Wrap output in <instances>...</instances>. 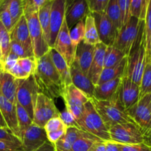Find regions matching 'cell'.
Segmentation results:
<instances>
[{
    "instance_id": "6da1fadb",
    "label": "cell",
    "mask_w": 151,
    "mask_h": 151,
    "mask_svg": "<svg viewBox=\"0 0 151 151\" xmlns=\"http://www.w3.org/2000/svg\"><path fill=\"white\" fill-rule=\"evenodd\" d=\"M37 60V66L33 75L41 93L53 100L61 97L63 85L58 72L52 63L50 52Z\"/></svg>"
},
{
    "instance_id": "7a4b0ae2",
    "label": "cell",
    "mask_w": 151,
    "mask_h": 151,
    "mask_svg": "<svg viewBox=\"0 0 151 151\" xmlns=\"http://www.w3.org/2000/svg\"><path fill=\"white\" fill-rule=\"evenodd\" d=\"M91 100L96 111L109 129L117 124L134 123L121 103L119 97V90L117 94L111 100H97L91 98Z\"/></svg>"
},
{
    "instance_id": "3957f363",
    "label": "cell",
    "mask_w": 151,
    "mask_h": 151,
    "mask_svg": "<svg viewBox=\"0 0 151 151\" xmlns=\"http://www.w3.org/2000/svg\"><path fill=\"white\" fill-rule=\"evenodd\" d=\"M80 129L98 137L103 141H110L109 128L96 111L91 99L84 105L81 118L78 121Z\"/></svg>"
},
{
    "instance_id": "277c9868",
    "label": "cell",
    "mask_w": 151,
    "mask_h": 151,
    "mask_svg": "<svg viewBox=\"0 0 151 151\" xmlns=\"http://www.w3.org/2000/svg\"><path fill=\"white\" fill-rule=\"evenodd\" d=\"M147 52L144 41V31L140 34L129 54L127 56L126 74L134 83L140 86L146 65Z\"/></svg>"
},
{
    "instance_id": "5b68a950",
    "label": "cell",
    "mask_w": 151,
    "mask_h": 151,
    "mask_svg": "<svg viewBox=\"0 0 151 151\" xmlns=\"http://www.w3.org/2000/svg\"><path fill=\"white\" fill-rule=\"evenodd\" d=\"M143 31L144 20L131 16L127 23L119 31L113 46L128 56L133 46Z\"/></svg>"
},
{
    "instance_id": "8992f818",
    "label": "cell",
    "mask_w": 151,
    "mask_h": 151,
    "mask_svg": "<svg viewBox=\"0 0 151 151\" xmlns=\"http://www.w3.org/2000/svg\"><path fill=\"white\" fill-rule=\"evenodd\" d=\"M38 93H41V91L33 75L25 79H19L16 101L27 111L32 119H33L34 107Z\"/></svg>"
},
{
    "instance_id": "52a82bcc",
    "label": "cell",
    "mask_w": 151,
    "mask_h": 151,
    "mask_svg": "<svg viewBox=\"0 0 151 151\" xmlns=\"http://www.w3.org/2000/svg\"><path fill=\"white\" fill-rule=\"evenodd\" d=\"M24 15L27 20L29 29L34 57L38 59L48 52L50 47L44 39L42 29L38 21V12H24Z\"/></svg>"
},
{
    "instance_id": "ba28073f",
    "label": "cell",
    "mask_w": 151,
    "mask_h": 151,
    "mask_svg": "<svg viewBox=\"0 0 151 151\" xmlns=\"http://www.w3.org/2000/svg\"><path fill=\"white\" fill-rule=\"evenodd\" d=\"M111 141L119 144H139L145 142L142 131L135 123L117 124L109 129Z\"/></svg>"
},
{
    "instance_id": "9c48e42d",
    "label": "cell",
    "mask_w": 151,
    "mask_h": 151,
    "mask_svg": "<svg viewBox=\"0 0 151 151\" xmlns=\"http://www.w3.org/2000/svg\"><path fill=\"white\" fill-rule=\"evenodd\" d=\"M60 111L54 100L43 93H38L34 107L32 122L44 128L47 122L52 118L58 117Z\"/></svg>"
},
{
    "instance_id": "30bf717a",
    "label": "cell",
    "mask_w": 151,
    "mask_h": 151,
    "mask_svg": "<svg viewBox=\"0 0 151 151\" xmlns=\"http://www.w3.org/2000/svg\"><path fill=\"white\" fill-rule=\"evenodd\" d=\"M151 94H147L138 100L136 104L127 109L128 116L132 119L134 123L141 129L145 137L148 132L150 124V109Z\"/></svg>"
},
{
    "instance_id": "8fae6325",
    "label": "cell",
    "mask_w": 151,
    "mask_h": 151,
    "mask_svg": "<svg viewBox=\"0 0 151 151\" xmlns=\"http://www.w3.org/2000/svg\"><path fill=\"white\" fill-rule=\"evenodd\" d=\"M61 97L65 102V107L70 111L78 123L82 116L84 105L91 98L73 84L63 87Z\"/></svg>"
},
{
    "instance_id": "7c38bea8",
    "label": "cell",
    "mask_w": 151,
    "mask_h": 151,
    "mask_svg": "<svg viewBox=\"0 0 151 151\" xmlns=\"http://www.w3.org/2000/svg\"><path fill=\"white\" fill-rule=\"evenodd\" d=\"M53 48L63 58L68 66H70L75 58L76 47L73 45L69 35V29L66 20L63 21L61 28L58 32Z\"/></svg>"
},
{
    "instance_id": "4fadbf2b",
    "label": "cell",
    "mask_w": 151,
    "mask_h": 151,
    "mask_svg": "<svg viewBox=\"0 0 151 151\" xmlns=\"http://www.w3.org/2000/svg\"><path fill=\"white\" fill-rule=\"evenodd\" d=\"M91 13L94 19V22H95L96 28L100 42L104 44L107 47L113 46L118 32L114 26L111 21L106 16L105 12Z\"/></svg>"
},
{
    "instance_id": "5bb4252c",
    "label": "cell",
    "mask_w": 151,
    "mask_h": 151,
    "mask_svg": "<svg viewBox=\"0 0 151 151\" xmlns=\"http://www.w3.org/2000/svg\"><path fill=\"white\" fill-rule=\"evenodd\" d=\"M66 0H52L50 10V46L53 48L56 38L65 20V9Z\"/></svg>"
},
{
    "instance_id": "9a60e30c",
    "label": "cell",
    "mask_w": 151,
    "mask_h": 151,
    "mask_svg": "<svg viewBox=\"0 0 151 151\" xmlns=\"http://www.w3.org/2000/svg\"><path fill=\"white\" fill-rule=\"evenodd\" d=\"M89 12L86 0H66L65 20L69 30L78 22L85 19Z\"/></svg>"
},
{
    "instance_id": "2e32d148",
    "label": "cell",
    "mask_w": 151,
    "mask_h": 151,
    "mask_svg": "<svg viewBox=\"0 0 151 151\" xmlns=\"http://www.w3.org/2000/svg\"><path fill=\"white\" fill-rule=\"evenodd\" d=\"M139 86L133 82L127 74L121 79L119 88V97L121 103L125 110L131 108L139 100Z\"/></svg>"
},
{
    "instance_id": "e0dca14e",
    "label": "cell",
    "mask_w": 151,
    "mask_h": 151,
    "mask_svg": "<svg viewBox=\"0 0 151 151\" xmlns=\"http://www.w3.org/2000/svg\"><path fill=\"white\" fill-rule=\"evenodd\" d=\"M47 141V133L44 128L34 123L24 131L21 139L23 151L35 150Z\"/></svg>"
},
{
    "instance_id": "ac0fdd59",
    "label": "cell",
    "mask_w": 151,
    "mask_h": 151,
    "mask_svg": "<svg viewBox=\"0 0 151 151\" xmlns=\"http://www.w3.org/2000/svg\"><path fill=\"white\" fill-rule=\"evenodd\" d=\"M10 36L11 41L19 43L30 56H34L32 41L24 15H23L15 24L14 27L10 32Z\"/></svg>"
},
{
    "instance_id": "d6986e66",
    "label": "cell",
    "mask_w": 151,
    "mask_h": 151,
    "mask_svg": "<svg viewBox=\"0 0 151 151\" xmlns=\"http://www.w3.org/2000/svg\"><path fill=\"white\" fill-rule=\"evenodd\" d=\"M0 111L10 131L21 141V135L16 116V105L13 104L0 93Z\"/></svg>"
},
{
    "instance_id": "ffe728a7",
    "label": "cell",
    "mask_w": 151,
    "mask_h": 151,
    "mask_svg": "<svg viewBox=\"0 0 151 151\" xmlns=\"http://www.w3.org/2000/svg\"><path fill=\"white\" fill-rule=\"evenodd\" d=\"M69 70L72 84L86 94L89 98H92L95 86L90 81L88 76L82 72L75 60H74L72 65L69 66Z\"/></svg>"
},
{
    "instance_id": "44dd1931",
    "label": "cell",
    "mask_w": 151,
    "mask_h": 151,
    "mask_svg": "<svg viewBox=\"0 0 151 151\" xmlns=\"http://www.w3.org/2000/svg\"><path fill=\"white\" fill-rule=\"evenodd\" d=\"M94 50L95 45L87 44L84 40L81 41L76 47L75 60L86 75H88V70L92 63Z\"/></svg>"
},
{
    "instance_id": "7402d4cb",
    "label": "cell",
    "mask_w": 151,
    "mask_h": 151,
    "mask_svg": "<svg viewBox=\"0 0 151 151\" xmlns=\"http://www.w3.org/2000/svg\"><path fill=\"white\" fill-rule=\"evenodd\" d=\"M106 48L107 46L101 42L95 45L94 58L87 75L88 78L94 86L97 84L102 71L104 69V59Z\"/></svg>"
},
{
    "instance_id": "603a6c76",
    "label": "cell",
    "mask_w": 151,
    "mask_h": 151,
    "mask_svg": "<svg viewBox=\"0 0 151 151\" xmlns=\"http://www.w3.org/2000/svg\"><path fill=\"white\" fill-rule=\"evenodd\" d=\"M19 79L8 72L1 71L0 72V93L13 104L16 105V91Z\"/></svg>"
},
{
    "instance_id": "cb8c5ba5",
    "label": "cell",
    "mask_w": 151,
    "mask_h": 151,
    "mask_svg": "<svg viewBox=\"0 0 151 151\" xmlns=\"http://www.w3.org/2000/svg\"><path fill=\"white\" fill-rule=\"evenodd\" d=\"M122 77L107 81L100 85H96L92 98L97 100H111L118 92Z\"/></svg>"
},
{
    "instance_id": "d4e9b609",
    "label": "cell",
    "mask_w": 151,
    "mask_h": 151,
    "mask_svg": "<svg viewBox=\"0 0 151 151\" xmlns=\"http://www.w3.org/2000/svg\"><path fill=\"white\" fill-rule=\"evenodd\" d=\"M49 52H50L53 64L60 75L63 87L68 86L72 84L69 66L66 63V60L59 54V52L56 51L55 48H50Z\"/></svg>"
},
{
    "instance_id": "484cf974",
    "label": "cell",
    "mask_w": 151,
    "mask_h": 151,
    "mask_svg": "<svg viewBox=\"0 0 151 151\" xmlns=\"http://www.w3.org/2000/svg\"><path fill=\"white\" fill-rule=\"evenodd\" d=\"M83 131L75 127L67 128L64 135L54 144L56 151H70L72 145L82 134Z\"/></svg>"
},
{
    "instance_id": "4316f807",
    "label": "cell",
    "mask_w": 151,
    "mask_h": 151,
    "mask_svg": "<svg viewBox=\"0 0 151 151\" xmlns=\"http://www.w3.org/2000/svg\"><path fill=\"white\" fill-rule=\"evenodd\" d=\"M126 66H127V57H125L120 63L112 67L104 68L102 71L99 81L97 85H100L107 81H111L115 78L122 77L125 74H126Z\"/></svg>"
},
{
    "instance_id": "83f0119b",
    "label": "cell",
    "mask_w": 151,
    "mask_h": 151,
    "mask_svg": "<svg viewBox=\"0 0 151 151\" xmlns=\"http://www.w3.org/2000/svg\"><path fill=\"white\" fill-rule=\"evenodd\" d=\"M52 2V0H47L38 11V21L42 29L44 39L47 41L48 45L50 44V10H51Z\"/></svg>"
},
{
    "instance_id": "f1b7e54d",
    "label": "cell",
    "mask_w": 151,
    "mask_h": 151,
    "mask_svg": "<svg viewBox=\"0 0 151 151\" xmlns=\"http://www.w3.org/2000/svg\"><path fill=\"white\" fill-rule=\"evenodd\" d=\"M83 40L87 44L92 45L100 43L94 19L91 12H89L85 18V36Z\"/></svg>"
},
{
    "instance_id": "f546056e",
    "label": "cell",
    "mask_w": 151,
    "mask_h": 151,
    "mask_svg": "<svg viewBox=\"0 0 151 151\" xmlns=\"http://www.w3.org/2000/svg\"><path fill=\"white\" fill-rule=\"evenodd\" d=\"M105 13L111 21L114 26L119 32L123 25H122V13L118 4V0H110L105 10Z\"/></svg>"
},
{
    "instance_id": "4dcf8cb0",
    "label": "cell",
    "mask_w": 151,
    "mask_h": 151,
    "mask_svg": "<svg viewBox=\"0 0 151 151\" xmlns=\"http://www.w3.org/2000/svg\"><path fill=\"white\" fill-rule=\"evenodd\" d=\"M99 141H101V139L98 137L83 131L79 138L73 144L70 151H88L94 143Z\"/></svg>"
},
{
    "instance_id": "1f68e13d",
    "label": "cell",
    "mask_w": 151,
    "mask_h": 151,
    "mask_svg": "<svg viewBox=\"0 0 151 151\" xmlns=\"http://www.w3.org/2000/svg\"><path fill=\"white\" fill-rule=\"evenodd\" d=\"M139 99L151 94V55H147L146 65L143 72L139 86Z\"/></svg>"
},
{
    "instance_id": "d6a6232c",
    "label": "cell",
    "mask_w": 151,
    "mask_h": 151,
    "mask_svg": "<svg viewBox=\"0 0 151 151\" xmlns=\"http://www.w3.org/2000/svg\"><path fill=\"white\" fill-rule=\"evenodd\" d=\"M125 57L127 56L117 48L114 46H109L106 48V55H105L104 68L112 67L118 64Z\"/></svg>"
},
{
    "instance_id": "836d02e7",
    "label": "cell",
    "mask_w": 151,
    "mask_h": 151,
    "mask_svg": "<svg viewBox=\"0 0 151 151\" xmlns=\"http://www.w3.org/2000/svg\"><path fill=\"white\" fill-rule=\"evenodd\" d=\"M16 116H17L18 125H19V131H20L21 139L22 138L24 131L32 125V118L29 116L27 111L21 106L19 103H16Z\"/></svg>"
},
{
    "instance_id": "e575fe53",
    "label": "cell",
    "mask_w": 151,
    "mask_h": 151,
    "mask_svg": "<svg viewBox=\"0 0 151 151\" xmlns=\"http://www.w3.org/2000/svg\"><path fill=\"white\" fill-rule=\"evenodd\" d=\"M144 41L147 55H151V0H149L144 19Z\"/></svg>"
},
{
    "instance_id": "d590c367",
    "label": "cell",
    "mask_w": 151,
    "mask_h": 151,
    "mask_svg": "<svg viewBox=\"0 0 151 151\" xmlns=\"http://www.w3.org/2000/svg\"><path fill=\"white\" fill-rule=\"evenodd\" d=\"M7 8L10 13L14 24L17 23L24 15V1L23 0H5Z\"/></svg>"
},
{
    "instance_id": "8d00e7d4",
    "label": "cell",
    "mask_w": 151,
    "mask_h": 151,
    "mask_svg": "<svg viewBox=\"0 0 151 151\" xmlns=\"http://www.w3.org/2000/svg\"><path fill=\"white\" fill-rule=\"evenodd\" d=\"M10 32L7 30L0 21V49L2 56V63L10 53Z\"/></svg>"
},
{
    "instance_id": "74e56055",
    "label": "cell",
    "mask_w": 151,
    "mask_h": 151,
    "mask_svg": "<svg viewBox=\"0 0 151 151\" xmlns=\"http://www.w3.org/2000/svg\"><path fill=\"white\" fill-rule=\"evenodd\" d=\"M147 4L148 3L146 0H131V7H130L131 16H134L140 20H144Z\"/></svg>"
},
{
    "instance_id": "f35d334b",
    "label": "cell",
    "mask_w": 151,
    "mask_h": 151,
    "mask_svg": "<svg viewBox=\"0 0 151 151\" xmlns=\"http://www.w3.org/2000/svg\"><path fill=\"white\" fill-rule=\"evenodd\" d=\"M69 35L72 42L75 47L85 36V19L78 22L72 29L69 30Z\"/></svg>"
},
{
    "instance_id": "ab89813d",
    "label": "cell",
    "mask_w": 151,
    "mask_h": 151,
    "mask_svg": "<svg viewBox=\"0 0 151 151\" xmlns=\"http://www.w3.org/2000/svg\"><path fill=\"white\" fill-rule=\"evenodd\" d=\"M0 21L4 26V27L7 29V30L9 32H11L13 28L14 27L15 24L13 22L11 16H10L8 8H7L5 0H3L1 5H0Z\"/></svg>"
},
{
    "instance_id": "60d3db41",
    "label": "cell",
    "mask_w": 151,
    "mask_h": 151,
    "mask_svg": "<svg viewBox=\"0 0 151 151\" xmlns=\"http://www.w3.org/2000/svg\"><path fill=\"white\" fill-rule=\"evenodd\" d=\"M17 63L24 72L29 77L33 75L37 66V60L35 57L19 58Z\"/></svg>"
},
{
    "instance_id": "b9f144b4",
    "label": "cell",
    "mask_w": 151,
    "mask_h": 151,
    "mask_svg": "<svg viewBox=\"0 0 151 151\" xmlns=\"http://www.w3.org/2000/svg\"><path fill=\"white\" fill-rule=\"evenodd\" d=\"M46 133H55V132H66L67 130V127L64 125L60 118L59 117H54L52 118L51 119L48 121L46 123V125L44 127Z\"/></svg>"
},
{
    "instance_id": "7bdbcfd3",
    "label": "cell",
    "mask_w": 151,
    "mask_h": 151,
    "mask_svg": "<svg viewBox=\"0 0 151 151\" xmlns=\"http://www.w3.org/2000/svg\"><path fill=\"white\" fill-rule=\"evenodd\" d=\"M110 0H86L91 13H103Z\"/></svg>"
},
{
    "instance_id": "ee69618b",
    "label": "cell",
    "mask_w": 151,
    "mask_h": 151,
    "mask_svg": "<svg viewBox=\"0 0 151 151\" xmlns=\"http://www.w3.org/2000/svg\"><path fill=\"white\" fill-rule=\"evenodd\" d=\"M59 117L60 118V119L62 120V122L64 123V125H66L67 128H70V127H75V128H79L78 123H77V121L75 119V116H73L72 113H71L70 111L68 109H66L65 107V109L62 111L61 112H60V114H59Z\"/></svg>"
},
{
    "instance_id": "f6af8a7d",
    "label": "cell",
    "mask_w": 151,
    "mask_h": 151,
    "mask_svg": "<svg viewBox=\"0 0 151 151\" xmlns=\"http://www.w3.org/2000/svg\"><path fill=\"white\" fill-rule=\"evenodd\" d=\"M119 151H151V146L146 142L139 144H119Z\"/></svg>"
},
{
    "instance_id": "bcb514c9",
    "label": "cell",
    "mask_w": 151,
    "mask_h": 151,
    "mask_svg": "<svg viewBox=\"0 0 151 151\" xmlns=\"http://www.w3.org/2000/svg\"><path fill=\"white\" fill-rule=\"evenodd\" d=\"M10 52L13 53L16 56H18L19 58H24L27 57H34V56H30V55L26 51V50L19 43L16 42L15 41H10Z\"/></svg>"
},
{
    "instance_id": "7dc6e473",
    "label": "cell",
    "mask_w": 151,
    "mask_h": 151,
    "mask_svg": "<svg viewBox=\"0 0 151 151\" xmlns=\"http://www.w3.org/2000/svg\"><path fill=\"white\" fill-rule=\"evenodd\" d=\"M119 8L122 18V25L125 24L128 19L131 17L130 14V7H131V0H118Z\"/></svg>"
},
{
    "instance_id": "c3c4849f",
    "label": "cell",
    "mask_w": 151,
    "mask_h": 151,
    "mask_svg": "<svg viewBox=\"0 0 151 151\" xmlns=\"http://www.w3.org/2000/svg\"><path fill=\"white\" fill-rule=\"evenodd\" d=\"M47 0H23L24 13L28 11L38 12Z\"/></svg>"
},
{
    "instance_id": "681fc988",
    "label": "cell",
    "mask_w": 151,
    "mask_h": 151,
    "mask_svg": "<svg viewBox=\"0 0 151 151\" xmlns=\"http://www.w3.org/2000/svg\"><path fill=\"white\" fill-rule=\"evenodd\" d=\"M0 151H23L22 143L0 140Z\"/></svg>"
},
{
    "instance_id": "f907efd6",
    "label": "cell",
    "mask_w": 151,
    "mask_h": 151,
    "mask_svg": "<svg viewBox=\"0 0 151 151\" xmlns=\"http://www.w3.org/2000/svg\"><path fill=\"white\" fill-rule=\"evenodd\" d=\"M19 58L14 55L13 53L10 52L7 56L5 60L2 63V69L4 72H8L17 63Z\"/></svg>"
},
{
    "instance_id": "816d5d0a",
    "label": "cell",
    "mask_w": 151,
    "mask_h": 151,
    "mask_svg": "<svg viewBox=\"0 0 151 151\" xmlns=\"http://www.w3.org/2000/svg\"><path fill=\"white\" fill-rule=\"evenodd\" d=\"M0 140L13 142L16 143H22L19 138L16 137L8 128H0Z\"/></svg>"
},
{
    "instance_id": "f5cc1de1",
    "label": "cell",
    "mask_w": 151,
    "mask_h": 151,
    "mask_svg": "<svg viewBox=\"0 0 151 151\" xmlns=\"http://www.w3.org/2000/svg\"><path fill=\"white\" fill-rule=\"evenodd\" d=\"M88 151H106L104 141H99L94 143Z\"/></svg>"
},
{
    "instance_id": "db71d44e",
    "label": "cell",
    "mask_w": 151,
    "mask_h": 151,
    "mask_svg": "<svg viewBox=\"0 0 151 151\" xmlns=\"http://www.w3.org/2000/svg\"><path fill=\"white\" fill-rule=\"evenodd\" d=\"M32 151H56L55 149L54 145L52 144L51 142H50L49 141L46 142L44 145L39 147L38 148L35 149V150Z\"/></svg>"
},
{
    "instance_id": "11a10c76",
    "label": "cell",
    "mask_w": 151,
    "mask_h": 151,
    "mask_svg": "<svg viewBox=\"0 0 151 151\" xmlns=\"http://www.w3.org/2000/svg\"><path fill=\"white\" fill-rule=\"evenodd\" d=\"M105 145L106 151H119V144L113 141H106Z\"/></svg>"
},
{
    "instance_id": "9f6ffc18",
    "label": "cell",
    "mask_w": 151,
    "mask_h": 151,
    "mask_svg": "<svg viewBox=\"0 0 151 151\" xmlns=\"http://www.w3.org/2000/svg\"><path fill=\"white\" fill-rule=\"evenodd\" d=\"M0 128H8L7 126L5 121H4V118H3L2 114H1V111H0ZM9 129V128H8Z\"/></svg>"
},
{
    "instance_id": "6f0895ef",
    "label": "cell",
    "mask_w": 151,
    "mask_h": 151,
    "mask_svg": "<svg viewBox=\"0 0 151 151\" xmlns=\"http://www.w3.org/2000/svg\"><path fill=\"white\" fill-rule=\"evenodd\" d=\"M150 116H151V101H150ZM151 138V119H150V128H149L148 132L147 134H146L145 136V141L146 140L149 139Z\"/></svg>"
},
{
    "instance_id": "680465c9",
    "label": "cell",
    "mask_w": 151,
    "mask_h": 151,
    "mask_svg": "<svg viewBox=\"0 0 151 151\" xmlns=\"http://www.w3.org/2000/svg\"><path fill=\"white\" fill-rule=\"evenodd\" d=\"M2 63V56H1V49H0V64Z\"/></svg>"
},
{
    "instance_id": "91938a15",
    "label": "cell",
    "mask_w": 151,
    "mask_h": 151,
    "mask_svg": "<svg viewBox=\"0 0 151 151\" xmlns=\"http://www.w3.org/2000/svg\"><path fill=\"white\" fill-rule=\"evenodd\" d=\"M145 142L147 143V144L150 145L151 146V138H150V139H149L146 140V141H145Z\"/></svg>"
},
{
    "instance_id": "94428289",
    "label": "cell",
    "mask_w": 151,
    "mask_h": 151,
    "mask_svg": "<svg viewBox=\"0 0 151 151\" xmlns=\"http://www.w3.org/2000/svg\"><path fill=\"white\" fill-rule=\"evenodd\" d=\"M3 1V0H0V5H1V2H2Z\"/></svg>"
},
{
    "instance_id": "6125c7cd",
    "label": "cell",
    "mask_w": 151,
    "mask_h": 151,
    "mask_svg": "<svg viewBox=\"0 0 151 151\" xmlns=\"http://www.w3.org/2000/svg\"><path fill=\"white\" fill-rule=\"evenodd\" d=\"M146 1H147V3L149 2V0H146Z\"/></svg>"
}]
</instances>
